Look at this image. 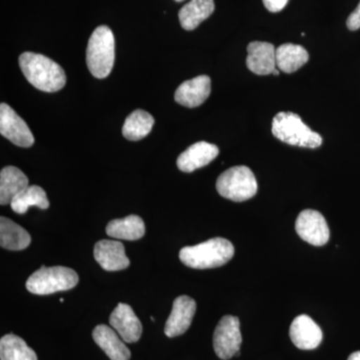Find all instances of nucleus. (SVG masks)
<instances>
[{"instance_id":"nucleus-21","label":"nucleus","mask_w":360,"mask_h":360,"mask_svg":"<svg viewBox=\"0 0 360 360\" xmlns=\"http://www.w3.org/2000/svg\"><path fill=\"white\" fill-rule=\"evenodd\" d=\"M146 225L143 220L137 215H129L122 219L111 220L106 226V234L110 238L137 240L143 238Z\"/></svg>"},{"instance_id":"nucleus-6","label":"nucleus","mask_w":360,"mask_h":360,"mask_svg":"<svg viewBox=\"0 0 360 360\" xmlns=\"http://www.w3.org/2000/svg\"><path fill=\"white\" fill-rule=\"evenodd\" d=\"M217 193L226 200L243 202L257 193V181L248 167H233L219 175Z\"/></svg>"},{"instance_id":"nucleus-14","label":"nucleus","mask_w":360,"mask_h":360,"mask_svg":"<svg viewBox=\"0 0 360 360\" xmlns=\"http://www.w3.org/2000/svg\"><path fill=\"white\" fill-rule=\"evenodd\" d=\"M219 155V149L214 144L205 141L196 142L179 156L177 167L181 172L189 174L210 165Z\"/></svg>"},{"instance_id":"nucleus-16","label":"nucleus","mask_w":360,"mask_h":360,"mask_svg":"<svg viewBox=\"0 0 360 360\" xmlns=\"http://www.w3.org/2000/svg\"><path fill=\"white\" fill-rule=\"evenodd\" d=\"M94 258L106 271H120L127 269L130 262L120 241L103 239L94 246Z\"/></svg>"},{"instance_id":"nucleus-29","label":"nucleus","mask_w":360,"mask_h":360,"mask_svg":"<svg viewBox=\"0 0 360 360\" xmlns=\"http://www.w3.org/2000/svg\"><path fill=\"white\" fill-rule=\"evenodd\" d=\"M272 75H279V71L277 70L276 68V70H274V72H272Z\"/></svg>"},{"instance_id":"nucleus-27","label":"nucleus","mask_w":360,"mask_h":360,"mask_svg":"<svg viewBox=\"0 0 360 360\" xmlns=\"http://www.w3.org/2000/svg\"><path fill=\"white\" fill-rule=\"evenodd\" d=\"M347 25L348 30H352V32H354V30H359L360 28V2L359 6H357L356 8H355V11L354 13L350 14L349 16H348Z\"/></svg>"},{"instance_id":"nucleus-5","label":"nucleus","mask_w":360,"mask_h":360,"mask_svg":"<svg viewBox=\"0 0 360 360\" xmlns=\"http://www.w3.org/2000/svg\"><path fill=\"white\" fill-rule=\"evenodd\" d=\"M75 270L65 266H41L26 281V288L37 295H49L58 291L72 290L77 285Z\"/></svg>"},{"instance_id":"nucleus-8","label":"nucleus","mask_w":360,"mask_h":360,"mask_svg":"<svg viewBox=\"0 0 360 360\" xmlns=\"http://www.w3.org/2000/svg\"><path fill=\"white\" fill-rule=\"evenodd\" d=\"M0 134L20 148H30L34 143L32 130L6 103L0 104Z\"/></svg>"},{"instance_id":"nucleus-26","label":"nucleus","mask_w":360,"mask_h":360,"mask_svg":"<svg viewBox=\"0 0 360 360\" xmlns=\"http://www.w3.org/2000/svg\"><path fill=\"white\" fill-rule=\"evenodd\" d=\"M264 6L270 13H279L288 4V0H262Z\"/></svg>"},{"instance_id":"nucleus-12","label":"nucleus","mask_w":360,"mask_h":360,"mask_svg":"<svg viewBox=\"0 0 360 360\" xmlns=\"http://www.w3.org/2000/svg\"><path fill=\"white\" fill-rule=\"evenodd\" d=\"M290 336L293 345L302 350L315 349L319 347L323 338L321 328L307 314L300 315L293 319Z\"/></svg>"},{"instance_id":"nucleus-10","label":"nucleus","mask_w":360,"mask_h":360,"mask_svg":"<svg viewBox=\"0 0 360 360\" xmlns=\"http://www.w3.org/2000/svg\"><path fill=\"white\" fill-rule=\"evenodd\" d=\"M196 311V302L187 295L175 298L172 314L165 324V333L167 338L184 335L191 326Z\"/></svg>"},{"instance_id":"nucleus-3","label":"nucleus","mask_w":360,"mask_h":360,"mask_svg":"<svg viewBox=\"0 0 360 360\" xmlns=\"http://www.w3.org/2000/svg\"><path fill=\"white\" fill-rule=\"evenodd\" d=\"M115 35L108 26H98L90 37L86 49L87 68L98 79L110 75L115 65Z\"/></svg>"},{"instance_id":"nucleus-24","label":"nucleus","mask_w":360,"mask_h":360,"mask_svg":"<svg viewBox=\"0 0 360 360\" xmlns=\"http://www.w3.org/2000/svg\"><path fill=\"white\" fill-rule=\"evenodd\" d=\"M0 359L39 360L34 350L22 338L13 333L2 336L0 340Z\"/></svg>"},{"instance_id":"nucleus-28","label":"nucleus","mask_w":360,"mask_h":360,"mask_svg":"<svg viewBox=\"0 0 360 360\" xmlns=\"http://www.w3.org/2000/svg\"><path fill=\"white\" fill-rule=\"evenodd\" d=\"M347 360H360V352H355L350 354Z\"/></svg>"},{"instance_id":"nucleus-25","label":"nucleus","mask_w":360,"mask_h":360,"mask_svg":"<svg viewBox=\"0 0 360 360\" xmlns=\"http://www.w3.org/2000/svg\"><path fill=\"white\" fill-rule=\"evenodd\" d=\"M11 205L14 212L25 214L32 206H37L40 210H47L49 207V201L44 188L39 186H30L13 198Z\"/></svg>"},{"instance_id":"nucleus-19","label":"nucleus","mask_w":360,"mask_h":360,"mask_svg":"<svg viewBox=\"0 0 360 360\" xmlns=\"http://www.w3.org/2000/svg\"><path fill=\"white\" fill-rule=\"evenodd\" d=\"M32 243L30 233L7 217H0V245L6 250H25Z\"/></svg>"},{"instance_id":"nucleus-15","label":"nucleus","mask_w":360,"mask_h":360,"mask_svg":"<svg viewBox=\"0 0 360 360\" xmlns=\"http://www.w3.org/2000/svg\"><path fill=\"white\" fill-rule=\"evenodd\" d=\"M246 65L255 75H272L276 68V47L269 42H251L248 46Z\"/></svg>"},{"instance_id":"nucleus-20","label":"nucleus","mask_w":360,"mask_h":360,"mask_svg":"<svg viewBox=\"0 0 360 360\" xmlns=\"http://www.w3.org/2000/svg\"><path fill=\"white\" fill-rule=\"evenodd\" d=\"M214 11L213 0H191L179 11V21L186 30H195L202 21L210 18Z\"/></svg>"},{"instance_id":"nucleus-23","label":"nucleus","mask_w":360,"mask_h":360,"mask_svg":"<svg viewBox=\"0 0 360 360\" xmlns=\"http://www.w3.org/2000/svg\"><path fill=\"white\" fill-rule=\"evenodd\" d=\"M155 125V118L150 113L142 110H134L125 120L122 134L131 141H139L150 134Z\"/></svg>"},{"instance_id":"nucleus-30","label":"nucleus","mask_w":360,"mask_h":360,"mask_svg":"<svg viewBox=\"0 0 360 360\" xmlns=\"http://www.w3.org/2000/svg\"><path fill=\"white\" fill-rule=\"evenodd\" d=\"M175 1L181 2V1H184V0H175Z\"/></svg>"},{"instance_id":"nucleus-22","label":"nucleus","mask_w":360,"mask_h":360,"mask_svg":"<svg viewBox=\"0 0 360 360\" xmlns=\"http://www.w3.org/2000/svg\"><path fill=\"white\" fill-rule=\"evenodd\" d=\"M309 54L302 45L285 44L277 47L276 66L285 73H293L309 61Z\"/></svg>"},{"instance_id":"nucleus-7","label":"nucleus","mask_w":360,"mask_h":360,"mask_svg":"<svg viewBox=\"0 0 360 360\" xmlns=\"http://www.w3.org/2000/svg\"><path fill=\"white\" fill-rule=\"evenodd\" d=\"M241 342L243 338L239 319L232 315H225L220 319L213 335L215 354L220 359H231L240 349Z\"/></svg>"},{"instance_id":"nucleus-13","label":"nucleus","mask_w":360,"mask_h":360,"mask_svg":"<svg viewBox=\"0 0 360 360\" xmlns=\"http://www.w3.org/2000/svg\"><path fill=\"white\" fill-rule=\"evenodd\" d=\"M212 92V80L207 75H200L186 80L179 85L174 94V99L180 105L193 108L201 105Z\"/></svg>"},{"instance_id":"nucleus-2","label":"nucleus","mask_w":360,"mask_h":360,"mask_svg":"<svg viewBox=\"0 0 360 360\" xmlns=\"http://www.w3.org/2000/svg\"><path fill=\"white\" fill-rule=\"evenodd\" d=\"M234 255L231 241L215 238L193 246H186L179 252L182 264L191 269H208L222 266Z\"/></svg>"},{"instance_id":"nucleus-17","label":"nucleus","mask_w":360,"mask_h":360,"mask_svg":"<svg viewBox=\"0 0 360 360\" xmlns=\"http://www.w3.org/2000/svg\"><path fill=\"white\" fill-rule=\"evenodd\" d=\"M92 338L110 360H129L131 354L124 342L116 335L115 330L105 324L94 328Z\"/></svg>"},{"instance_id":"nucleus-4","label":"nucleus","mask_w":360,"mask_h":360,"mask_svg":"<svg viewBox=\"0 0 360 360\" xmlns=\"http://www.w3.org/2000/svg\"><path fill=\"white\" fill-rule=\"evenodd\" d=\"M271 131L277 139L290 146L317 148L322 144L321 135L312 131L296 113H277L272 120Z\"/></svg>"},{"instance_id":"nucleus-18","label":"nucleus","mask_w":360,"mask_h":360,"mask_svg":"<svg viewBox=\"0 0 360 360\" xmlns=\"http://www.w3.org/2000/svg\"><path fill=\"white\" fill-rule=\"evenodd\" d=\"M27 176L15 167L2 168L0 172V205H11L18 194L30 186Z\"/></svg>"},{"instance_id":"nucleus-9","label":"nucleus","mask_w":360,"mask_h":360,"mask_svg":"<svg viewBox=\"0 0 360 360\" xmlns=\"http://www.w3.org/2000/svg\"><path fill=\"white\" fill-rule=\"evenodd\" d=\"M295 231L302 240L314 246L326 245L330 236L323 215L312 210H305L300 213L295 221Z\"/></svg>"},{"instance_id":"nucleus-11","label":"nucleus","mask_w":360,"mask_h":360,"mask_svg":"<svg viewBox=\"0 0 360 360\" xmlns=\"http://www.w3.org/2000/svg\"><path fill=\"white\" fill-rule=\"evenodd\" d=\"M110 323L124 342L134 343L141 340V322L127 303H120L115 307L110 315Z\"/></svg>"},{"instance_id":"nucleus-1","label":"nucleus","mask_w":360,"mask_h":360,"mask_svg":"<svg viewBox=\"0 0 360 360\" xmlns=\"http://www.w3.org/2000/svg\"><path fill=\"white\" fill-rule=\"evenodd\" d=\"M20 66L27 82L35 89L56 92L65 87L66 75L63 68L42 54L25 52L20 56Z\"/></svg>"}]
</instances>
